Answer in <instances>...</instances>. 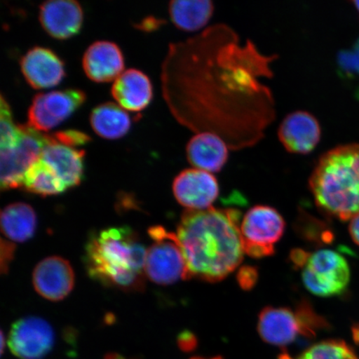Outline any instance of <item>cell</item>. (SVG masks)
I'll use <instances>...</instances> for the list:
<instances>
[{
    "label": "cell",
    "instance_id": "obj_8",
    "mask_svg": "<svg viewBox=\"0 0 359 359\" xmlns=\"http://www.w3.org/2000/svg\"><path fill=\"white\" fill-rule=\"evenodd\" d=\"M22 137L16 147L0 152L3 191L22 187L25 174L36 161L41 157L47 144L46 134H42L29 124L20 125Z\"/></svg>",
    "mask_w": 359,
    "mask_h": 359
},
{
    "label": "cell",
    "instance_id": "obj_32",
    "mask_svg": "<svg viewBox=\"0 0 359 359\" xmlns=\"http://www.w3.org/2000/svg\"><path fill=\"white\" fill-rule=\"evenodd\" d=\"M309 255H311L302 250H294L292 251L290 258L294 266L304 268L308 262Z\"/></svg>",
    "mask_w": 359,
    "mask_h": 359
},
{
    "label": "cell",
    "instance_id": "obj_30",
    "mask_svg": "<svg viewBox=\"0 0 359 359\" xmlns=\"http://www.w3.org/2000/svg\"><path fill=\"white\" fill-rule=\"evenodd\" d=\"M178 345L183 351H192L196 346V339L191 332L185 331L178 337Z\"/></svg>",
    "mask_w": 359,
    "mask_h": 359
},
{
    "label": "cell",
    "instance_id": "obj_14",
    "mask_svg": "<svg viewBox=\"0 0 359 359\" xmlns=\"http://www.w3.org/2000/svg\"><path fill=\"white\" fill-rule=\"evenodd\" d=\"M39 20L50 37L66 40L74 37L82 29L83 10L75 0H48L39 6Z\"/></svg>",
    "mask_w": 359,
    "mask_h": 359
},
{
    "label": "cell",
    "instance_id": "obj_25",
    "mask_svg": "<svg viewBox=\"0 0 359 359\" xmlns=\"http://www.w3.org/2000/svg\"><path fill=\"white\" fill-rule=\"evenodd\" d=\"M280 359H294L283 354ZM296 359H359L354 350L342 340H327L314 344Z\"/></svg>",
    "mask_w": 359,
    "mask_h": 359
},
{
    "label": "cell",
    "instance_id": "obj_31",
    "mask_svg": "<svg viewBox=\"0 0 359 359\" xmlns=\"http://www.w3.org/2000/svg\"><path fill=\"white\" fill-rule=\"evenodd\" d=\"M164 22L163 20L156 19L154 17H149L143 20L137 27L139 29L144 31V32H151V31L159 29Z\"/></svg>",
    "mask_w": 359,
    "mask_h": 359
},
{
    "label": "cell",
    "instance_id": "obj_17",
    "mask_svg": "<svg viewBox=\"0 0 359 359\" xmlns=\"http://www.w3.org/2000/svg\"><path fill=\"white\" fill-rule=\"evenodd\" d=\"M124 57L118 44L107 40L93 43L85 51L83 69L94 83L112 82L124 72Z\"/></svg>",
    "mask_w": 359,
    "mask_h": 359
},
{
    "label": "cell",
    "instance_id": "obj_20",
    "mask_svg": "<svg viewBox=\"0 0 359 359\" xmlns=\"http://www.w3.org/2000/svg\"><path fill=\"white\" fill-rule=\"evenodd\" d=\"M85 151L47 142L41 158L55 170L67 189L80 185L84 176Z\"/></svg>",
    "mask_w": 359,
    "mask_h": 359
},
{
    "label": "cell",
    "instance_id": "obj_27",
    "mask_svg": "<svg viewBox=\"0 0 359 359\" xmlns=\"http://www.w3.org/2000/svg\"><path fill=\"white\" fill-rule=\"evenodd\" d=\"M46 139L47 142L60 143L71 147L84 146L92 141L88 134L73 129L46 134Z\"/></svg>",
    "mask_w": 359,
    "mask_h": 359
},
{
    "label": "cell",
    "instance_id": "obj_34",
    "mask_svg": "<svg viewBox=\"0 0 359 359\" xmlns=\"http://www.w3.org/2000/svg\"><path fill=\"white\" fill-rule=\"evenodd\" d=\"M353 334L354 341H355V342L357 344H359V326L353 327Z\"/></svg>",
    "mask_w": 359,
    "mask_h": 359
},
{
    "label": "cell",
    "instance_id": "obj_13",
    "mask_svg": "<svg viewBox=\"0 0 359 359\" xmlns=\"http://www.w3.org/2000/svg\"><path fill=\"white\" fill-rule=\"evenodd\" d=\"M321 134L318 119L305 111H296L287 115L278 130V137L285 150L299 155H307L316 149Z\"/></svg>",
    "mask_w": 359,
    "mask_h": 359
},
{
    "label": "cell",
    "instance_id": "obj_24",
    "mask_svg": "<svg viewBox=\"0 0 359 359\" xmlns=\"http://www.w3.org/2000/svg\"><path fill=\"white\" fill-rule=\"evenodd\" d=\"M22 187L41 196L60 195L67 190L55 170L41 158L36 161L26 172Z\"/></svg>",
    "mask_w": 359,
    "mask_h": 359
},
{
    "label": "cell",
    "instance_id": "obj_5",
    "mask_svg": "<svg viewBox=\"0 0 359 359\" xmlns=\"http://www.w3.org/2000/svg\"><path fill=\"white\" fill-rule=\"evenodd\" d=\"M154 244L147 250L145 273L157 285H172L191 278L177 234L163 226L148 231Z\"/></svg>",
    "mask_w": 359,
    "mask_h": 359
},
{
    "label": "cell",
    "instance_id": "obj_35",
    "mask_svg": "<svg viewBox=\"0 0 359 359\" xmlns=\"http://www.w3.org/2000/svg\"><path fill=\"white\" fill-rule=\"evenodd\" d=\"M4 348V336L3 332H1V353H3Z\"/></svg>",
    "mask_w": 359,
    "mask_h": 359
},
{
    "label": "cell",
    "instance_id": "obj_33",
    "mask_svg": "<svg viewBox=\"0 0 359 359\" xmlns=\"http://www.w3.org/2000/svg\"><path fill=\"white\" fill-rule=\"evenodd\" d=\"M348 230L354 243L359 246V214L350 219Z\"/></svg>",
    "mask_w": 359,
    "mask_h": 359
},
{
    "label": "cell",
    "instance_id": "obj_12",
    "mask_svg": "<svg viewBox=\"0 0 359 359\" xmlns=\"http://www.w3.org/2000/svg\"><path fill=\"white\" fill-rule=\"evenodd\" d=\"M172 189L177 201L188 210L212 208L219 193L214 175L196 168L180 172L174 179Z\"/></svg>",
    "mask_w": 359,
    "mask_h": 359
},
{
    "label": "cell",
    "instance_id": "obj_23",
    "mask_svg": "<svg viewBox=\"0 0 359 359\" xmlns=\"http://www.w3.org/2000/svg\"><path fill=\"white\" fill-rule=\"evenodd\" d=\"M1 228L8 239L25 242L35 234L37 215L29 204L17 202L8 205L2 210Z\"/></svg>",
    "mask_w": 359,
    "mask_h": 359
},
{
    "label": "cell",
    "instance_id": "obj_7",
    "mask_svg": "<svg viewBox=\"0 0 359 359\" xmlns=\"http://www.w3.org/2000/svg\"><path fill=\"white\" fill-rule=\"evenodd\" d=\"M285 229L284 218L271 206L257 205L250 209L241 223L245 253L255 259L273 255Z\"/></svg>",
    "mask_w": 359,
    "mask_h": 359
},
{
    "label": "cell",
    "instance_id": "obj_22",
    "mask_svg": "<svg viewBox=\"0 0 359 359\" xmlns=\"http://www.w3.org/2000/svg\"><path fill=\"white\" fill-rule=\"evenodd\" d=\"M169 15L173 25L184 32H196L208 25L214 15V4L209 0L172 1Z\"/></svg>",
    "mask_w": 359,
    "mask_h": 359
},
{
    "label": "cell",
    "instance_id": "obj_19",
    "mask_svg": "<svg viewBox=\"0 0 359 359\" xmlns=\"http://www.w3.org/2000/svg\"><path fill=\"white\" fill-rule=\"evenodd\" d=\"M230 147L218 135L196 133L187 145V157L196 169L210 173L219 172L226 164Z\"/></svg>",
    "mask_w": 359,
    "mask_h": 359
},
{
    "label": "cell",
    "instance_id": "obj_11",
    "mask_svg": "<svg viewBox=\"0 0 359 359\" xmlns=\"http://www.w3.org/2000/svg\"><path fill=\"white\" fill-rule=\"evenodd\" d=\"M55 332L43 318H22L13 325L8 335V346L20 359H42L51 351Z\"/></svg>",
    "mask_w": 359,
    "mask_h": 359
},
{
    "label": "cell",
    "instance_id": "obj_21",
    "mask_svg": "<svg viewBox=\"0 0 359 359\" xmlns=\"http://www.w3.org/2000/svg\"><path fill=\"white\" fill-rule=\"evenodd\" d=\"M90 124L97 136L106 140H118L128 133L132 119L118 104L104 102L92 110Z\"/></svg>",
    "mask_w": 359,
    "mask_h": 359
},
{
    "label": "cell",
    "instance_id": "obj_36",
    "mask_svg": "<svg viewBox=\"0 0 359 359\" xmlns=\"http://www.w3.org/2000/svg\"><path fill=\"white\" fill-rule=\"evenodd\" d=\"M354 6H355L356 10L359 13V1H353Z\"/></svg>",
    "mask_w": 359,
    "mask_h": 359
},
{
    "label": "cell",
    "instance_id": "obj_6",
    "mask_svg": "<svg viewBox=\"0 0 359 359\" xmlns=\"http://www.w3.org/2000/svg\"><path fill=\"white\" fill-rule=\"evenodd\" d=\"M305 288L320 297L344 293L350 281L347 259L332 250H320L309 255L303 269Z\"/></svg>",
    "mask_w": 359,
    "mask_h": 359
},
{
    "label": "cell",
    "instance_id": "obj_10",
    "mask_svg": "<svg viewBox=\"0 0 359 359\" xmlns=\"http://www.w3.org/2000/svg\"><path fill=\"white\" fill-rule=\"evenodd\" d=\"M258 332L264 342L278 347L287 346L299 336L312 339L316 335L302 313L283 307L262 309L259 314Z\"/></svg>",
    "mask_w": 359,
    "mask_h": 359
},
{
    "label": "cell",
    "instance_id": "obj_16",
    "mask_svg": "<svg viewBox=\"0 0 359 359\" xmlns=\"http://www.w3.org/2000/svg\"><path fill=\"white\" fill-rule=\"evenodd\" d=\"M74 272L67 260L60 257H48L35 267L33 284L43 298L60 302L69 295L74 287Z\"/></svg>",
    "mask_w": 359,
    "mask_h": 359
},
{
    "label": "cell",
    "instance_id": "obj_4",
    "mask_svg": "<svg viewBox=\"0 0 359 359\" xmlns=\"http://www.w3.org/2000/svg\"><path fill=\"white\" fill-rule=\"evenodd\" d=\"M316 205L341 221L359 214V144L333 148L318 160L309 181Z\"/></svg>",
    "mask_w": 359,
    "mask_h": 359
},
{
    "label": "cell",
    "instance_id": "obj_9",
    "mask_svg": "<svg viewBox=\"0 0 359 359\" xmlns=\"http://www.w3.org/2000/svg\"><path fill=\"white\" fill-rule=\"evenodd\" d=\"M86 98L82 90L74 88L39 93L28 111L29 125L40 133L51 131L79 110Z\"/></svg>",
    "mask_w": 359,
    "mask_h": 359
},
{
    "label": "cell",
    "instance_id": "obj_15",
    "mask_svg": "<svg viewBox=\"0 0 359 359\" xmlns=\"http://www.w3.org/2000/svg\"><path fill=\"white\" fill-rule=\"evenodd\" d=\"M26 82L34 89H48L60 85L65 78L64 62L51 49L36 46L20 60Z\"/></svg>",
    "mask_w": 359,
    "mask_h": 359
},
{
    "label": "cell",
    "instance_id": "obj_2",
    "mask_svg": "<svg viewBox=\"0 0 359 359\" xmlns=\"http://www.w3.org/2000/svg\"><path fill=\"white\" fill-rule=\"evenodd\" d=\"M177 236L191 278L221 281L243 259L241 212L237 210H187Z\"/></svg>",
    "mask_w": 359,
    "mask_h": 359
},
{
    "label": "cell",
    "instance_id": "obj_3",
    "mask_svg": "<svg viewBox=\"0 0 359 359\" xmlns=\"http://www.w3.org/2000/svg\"><path fill=\"white\" fill-rule=\"evenodd\" d=\"M147 250L128 226L105 229L89 237L85 264L90 277L100 284L125 292L145 286Z\"/></svg>",
    "mask_w": 359,
    "mask_h": 359
},
{
    "label": "cell",
    "instance_id": "obj_26",
    "mask_svg": "<svg viewBox=\"0 0 359 359\" xmlns=\"http://www.w3.org/2000/svg\"><path fill=\"white\" fill-rule=\"evenodd\" d=\"M0 126L1 151L11 149L19 144L22 137L20 125H16L13 122L11 106L3 95L0 100Z\"/></svg>",
    "mask_w": 359,
    "mask_h": 359
},
{
    "label": "cell",
    "instance_id": "obj_28",
    "mask_svg": "<svg viewBox=\"0 0 359 359\" xmlns=\"http://www.w3.org/2000/svg\"><path fill=\"white\" fill-rule=\"evenodd\" d=\"M258 280L257 269L252 266L242 267L237 273V281L242 289L250 290Z\"/></svg>",
    "mask_w": 359,
    "mask_h": 359
},
{
    "label": "cell",
    "instance_id": "obj_37",
    "mask_svg": "<svg viewBox=\"0 0 359 359\" xmlns=\"http://www.w3.org/2000/svg\"><path fill=\"white\" fill-rule=\"evenodd\" d=\"M191 359H222V358L218 357V358H191Z\"/></svg>",
    "mask_w": 359,
    "mask_h": 359
},
{
    "label": "cell",
    "instance_id": "obj_18",
    "mask_svg": "<svg viewBox=\"0 0 359 359\" xmlns=\"http://www.w3.org/2000/svg\"><path fill=\"white\" fill-rule=\"evenodd\" d=\"M111 93L124 110L139 112L149 106L154 89L147 75L140 70L130 69L114 81Z\"/></svg>",
    "mask_w": 359,
    "mask_h": 359
},
{
    "label": "cell",
    "instance_id": "obj_1",
    "mask_svg": "<svg viewBox=\"0 0 359 359\" xmlns=\"http://www.w3.org/2000/svg\"><path fill=\"white\" fill-rule=\"evenodd\" d=\"M276 55L250 40L242 43L226 25H215L170 45L161 71L163 96L174 118L196 133H212L231 150L254 147L276 118L271 79Z\"/></svg>",
    "mask_w": 359,
    "mask_h": 359
},
{
    "label": "cell",
    "instance_id": "obj_29",
    "mask_svg": "<svg viewBox=\"0 0 359 359\" xmlns=\"http://www.w3.org/2000/svg\"><path fill=\"white\" fill-rule=\"evenodd\" d=\"M15 247L11 242L8 241H1V272L6 273L8 271V267L13 259Z\"/></svg>",
    "mask_w": 359,
    "mask_h": 359
}]
</instances>
